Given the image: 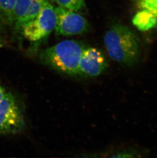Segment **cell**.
I'll return each instance as SVG.
<instances>
[{"label":"cell","mask_w":157,"mask_h":158,"mask_svg":"<svg viewBox=\"0 0 157 158\" xmlns=\"http://www.w3.org/2000/svg\"><path fill=\"white\" fill-rule=\"evenodd\" d=\"M57 6L64 8L75 12H80L86 9L85 0H50Z\"/></svg>","instance_id":"11"},{"label":"cell","mask_w":157,"mask_h":158,"mask_svg":"<svg viewBox=\"0 0 157 158\" xmlns=\"http://www.w3.org/2000/svg\"><path fill=\"white\" fill-rule=\"evenodd\" d=\"M55 25L54 7L49 0H46L37 16L26 24L20 32L26 40L33 43H39L53 31Z\"/></svg>","instance_id":"3"},{"label":"cell","mask_w":157,"mask_h":158,"mask_svg":"<svg viewBox=\"0 0 157 158\" xmlns=\"http://www.w3.org/2000/svg\"><path fill=\"white\" fill-rule=\"evenodd\" d=\"M0 21H1V22H3V23H4V20H3V17H2V15L1 10H0Z\"/></svg>","instance_id":"16"},{"label":"cell","mask_w":157,"mask_h":158,"mask_svg":"<svg viewBox=\"0 0 157 158\" xmlns=\"http://www.w3.org/2000/svg\"><path fill=\"white\" fill-rule=\"evenodd\" d=\"M134 25L141 31H147L155 27L157 23L156 17L145 11L140 10L133 19Z\"/></svg>","instance_id":"7"},{"label":"cell","mask_w":157,"mask_h":158,"mask_svg":"<svg viewBox=\"0 0 157 158\" xmlns=\"http://www.w3.org/2000/svg\"><path fill=\"white\" fill-rule=\"evenodd\" d=\"M6 93V92L4 88L0 84V103L2 102V100H3V99L4 98Z\"/></svg>","instance_id":"15"},{"label":"cell","mask_w":157,"mask_h":158,"mask_svg":"<svg viewBox=\"0 0 157 158\" xmlns=\"http://www.w3.org/2000/svg\"><path fill=\"white\" fill-rule=\"evenodd\" d=\"M34 0H16L13 11V24L14 29L16 28Z\"/></svg>","instance_id":"9"},{"label":"cell","mask_w":157,"mask_h":158,"mask_svg":"<svg viewBox=\"0 0 157 158\" xmlns=\"http://www.w3.org/2000/svg\"><path fill=\"white\" fill-rule=\"evenodd\" d=\"M85 48L82 42L65 40L42 50L39 54L40 62L59 73L78 76L80 58Z\"/></svg>","instance_id":"2"},{"label":"cell","mask_w":157,"mask_h":158,"mask_svg":"<svg viewBox=\"0 0 157 158\" xmlns=\"http://www.w3.org/2000/svg\"><path fill=\"white\" fill-rule=\"evenodd\" d=\"M26 127L25 119L19 103L11 92H6L0 103V135L21 134Z\"/></svg>","instance_id":"4"},{"label":"cell","mask_w":157,"mask_h":158,"mask_svg":"<svg viewBox=\"0 0 157 158\" xmlns=\"http://www.w3.org/2000/svg\"><path fill=\"white\" fill-rule=\"evenodd\" d=\"M46 0H34L25 14L19 24L14 29L16 33L20 32L22 27L37 16Z\"/></svg>","instance_id":"8"},{"label":"cell","mask_w":157,"mask_h":158,"mask_svg":"<svg viewBox=\"0 0 157 158\" xmlns=\"http://www.w3.org/2000/svg\"><path fill=\"white\" fill-rule=\"evenodd\" d=\"M8 44L7 40L0 27V49L6 47Z\"/></svg>","instance_id":"14"},{"label":"cell","mask_w":157,"mask_h":158,"mask_svg":"<svg viewBox=\"0 0 157 158\" xmlns=\"http://www.w3.org/2000/svg\"><path fill=\"white\" fill-rule=\"evenodd\" d=\"M137 7L151 14L157 19V0H136Z\"/></svg>","instance_id":"12"},{"label":"cell","mask_w":157,"mask_h":158,"mask_svg":"<svg viewBox=\"0 0 157 158\" xmlns=\"http://www.w3.org/2000/svg\"><path fill=\"white\" fill-rule=\"evenodd\" d=\"M109 63L102 51L95 47H85L80 58L78 76L95 77L108 69Z\"/></svg>","instance_id":"6"},{"label":"cell","mask_w":157,"mask_h":158,"mask_svg":"<svg viewBox=\"0 0 157 158\" xmlns=\"http://www.w3.org/2000/svg\"><path fill=\"white\" fill-rule=\"evenodd\" d=\"M117 155H114L112 157L116 158H131V157H139V153L135 150H127L119 152L116 154Z\"/></svg>","instance_id":"13"},{"label":"cell","mask_w":157,"mask_h":158,"mask_svg":"<svg viewBox=\"0 0 157 158\" xmlns=\"http://www.w3.org/2000/svg\"><path fill=\"white\" fill-rule=\"evenodd\" d=\"M16 0H0V10L3 17L4 23L12 26L13 11Z\"/></svg>","instance_id":"10"},{"label":"cell","mask_w":157,"mask_h":158,"mask_svg":"<svg viewBox=\"0 0 157 158\" xmlns=\"http://www.w3.org/2000/svg\"><path fill=\"white\" fill-rule=\"evenodd\" d=\"M54 10L56 15L54 30L57 35H78L89 31V22L78 12L59 6L54 7Z\"/></svg>","instance_id":"5"},{"label":"cell","mask_w":157,"mask_h":158,"mask_svg":"<svg viewBox=\"0 0 157 158\" xmlns=\"http://www.w3.org/2000/svg\"><path fill=\"white\" fill-rule=\"evenodd\" d=\"M104 42L113 60L127 68L138 64L141 53L139 40L129 27L119 23L113 24L106 32Z\"/></svg>","instance_id":"1"}]
</instances>
